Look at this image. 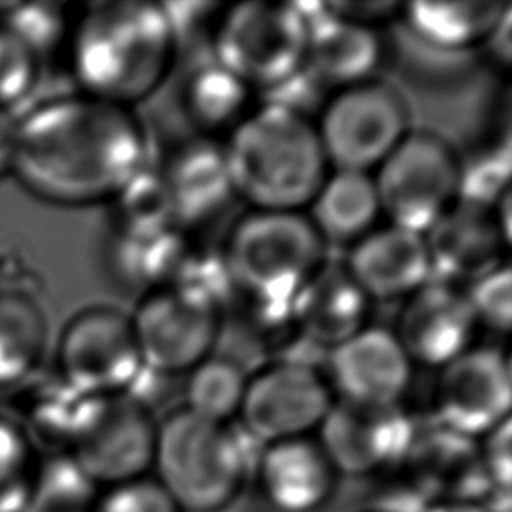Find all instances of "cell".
Listing matches in <instances>:
<instances>
[{"mask_svg": "<svg viewBox=\"0 0 512 512\" xmlns=\"http://www.w3.org/2000/svg\"><path fill=\"white\" fill-rule=\"evenodd\" d=\"M148 158V132L132 108L76 92L16 114L10 174L42 202H112L148 168Z\"/></svg>", "mask_w": 512, "mask_h": 512, "instance_id": "cell-1", "label": "cell"}, {"mask_svg": "<svg viewBox=\"0 0 512 512\" xmlns=\"http://www.w3.org/2000/svg\"><path fill=\"white\" fill-rule=\"evenodd\" d=\"M252 474L260 498L274 512H320L340 480L316 436L262 446Z\"/></svg>", "mask_w": 512, "mask_h": 512, "instance_id": "cell-19", "label": "cell"}, {"mask_svg": "<svg viewBox=\"0 0 512 512\" xmlns=\"http://www.w3.org/2000/svg\"><path fill=\"white\" fill-rule=\"evenodd\" d=\"M48 322L40 304L20 288H0V388L14 390L42 366Z\"/></svg>", "mask_w": 512, "mask_h": 512, "instance_id": "cell-27", "label": "cell"}, {"mask_svg": "<svg viewBox=\"0 0 512 512\" xmlns=\"http://www.w3.org/2000/svg\"><path fill=\"white\" fill-rule=\"evenodd\" d=\"M130 320L144 368L160 376L188 372L208 358L224 326L216 300L180 284L146 292Z\"/></svg>", "mask_w": 512, "mask_h": 512, "instance_id": "cell-9", "label": "cell"}, {"mask_svg": "<svg viewBox=\"0 0 512 512\" xmlns=\"http://www.w3.org/2000/svg\"><path fill=\"white\" fill-rule=\"evenodd\" d=\"M252 94L250 86L210 58L184 80L182 104L204 136L220 130L230 134L252 112Z\"/></svg>", "mask_w": 512, "mask_h": 512, "instance_id": "cell-29", "label": "cell"}, {"mask_svg": "<svg viewBox=\"0 0 512 512\" xmlns=\"http://www.w3.org/2000/svg\"><path fill=\"white\" fill-rule=\"evenodd\" d=\"M190 248L186 230L176 224L144 230L118 228L112 242L114 272L144 294L172 284Z\"/></svg>", "mask_w": 512, "mask_h": 512, "instance_id": "cell-28", "label": "cell"}, {"mask_svg": "<svg viewBox=\"0 0 512 512\" xmlns=\"http://www.w3.org/2000/svg\"><path fill=\"white\" fill-rule=\"evenodd\" d=\"M152 472L182 512H220L240 496L252 456L230 424L180 408L158 422Z\"/></svg>", "mask_w": 512, "mask_h": 512, "instance_id": "cell-5", "label": "cell"}, {"mask_svg": "<svg viewBox=\"0 0 512 512\" xmlns=\"http://www.w3.org/2000/svg\"><path fill=\"white\" fill-rule=\"evenodd\" d=\"M100 486L68 452L40 454L32 484L30 510H86L100 494Z\"/></svg>", "mask_w": 512, "mask_h": 512, "instance_id": "cell-31", "label": "cell"}, {"mask_svg": "<svg viewBox=\"0 0 512 512\" xmlns=\"http://www.w3.org/2000/svg\"><path fill=\"white\" fill-rule=\"evenodd\" d=\"M14 126H16V114L0 110V178L10 174V168H12Z\"/></svg>", "mask_w": 512, "mask_h": 512, "instance_id": "cell-40", "label": "cell"}, {"mask_svg": "<svg viewBox=\"0 0 512 512\" xmlns=\"http://www.w3.org/2000/svg\"><path fill=\"white\" fill-rule=\"evenodd\" d=\"M476 330L466 288L430 278L404 300L394 334L412 364L440 370L474 346Z\"/></svg>", "mask_w": 512, "mask_h": 512, "instance_id": "cell-16", "label": "cell"}, {"mask_svg": "<svg viewBox=\"0 0 512 512\" xmlns=\"http://www.w3.org/2000/svg\"><path fill=\"white\" fill-rule=\"evenodd\" d=\"M306 214L320 236L328 242L350 246L376 228L380 210L372 174L332 170L324 178Z\"/></svg>", "mask_w": 512, "mask_h": 512, "instance_id": "cell-26", "label": "cell"}, {"mask_svg": "<svg viewBox=\"0 0 512 512\" xmlns=\"http://www.w3.org/2000/svg\"><path fill=\"white\" fill-rule=\"evenodd\" d=\"M412 366L392 330L368 324L328 352V382L336 398L400 404Z\"/></svg>", "mask_w": 512, "mask_h": 512, "instance_id": "cell-18", "label": "cell"}, {"mask_svg": "<svg viewBox=\"0 0 512 512\" xmlns=\"http://www.w3.org/2000/svg\"><path fill=\"white\" fill-rule=\"evenodd\" d=\"M316 132L332 170H376L412 130L404 94L382 78L336 90L324 104Z\"/></svg>", "mask_w": 512, "mask_h": 512, "instance_id": "cell-8", "label": "cell"}, {"mask_svg": "<svg viewBox=\"0 0 512 512\" xmlns=\"http://www.w3.org/2000/svg\"><path fill=\"white\" fill-rule=\"evenodd\" d=\"M506 194H510V154L506 144L470 160L462 158L458 200L494 208Z\"/></svg>", "mask_w": 512, "mask_h": 512, "instance_id": "cell-35", "label": "cell"}, {"mask_svg": "<svg viewBox=\"0 0 512 512\" xmlns=\"http://www.w3.org/2000/svg\"><path fill=\"white\" fill-rule=\"evenodd\" d=\"M334 392L310 362L274 360L248 376L238 418L260 446L316 436Z\"/></svg>", "mask_w": 512, "mask_h": 512, "instance_id": "cell-12", "label": "cell"}, {"mask_svg": "<svg viewBox=\"0 0 512 512\" xmlns=\"http://www.w3.org/2000/svg\"><path fill=\"white\" fill-rule=\"evenodd\" d=\"M310 16L306 70L328 90L378 78L384 42L374 26L332 16L322 4H302Z\"/></svg>", "mask_w": 512, "mask_h": 512, "instance_id": "cell-22", "label": "cell"}, {"mask_svg": "<svg viewBox=\"0 0 512 512\" xmlns=\"http://www.w3.org/2000/svg\"><path fill=\"white\" fill-rule=\"evenodd\" d=\"M362 512H378V510H370V508H366V510H362Z\"/></svg>", "mask_w": 512, "mask_h": 512, "instance_id": "cell-43", "label": "cell"}, {"mask_svg": "<svg viewBox=\"0 0 512 512\" xmlns=\"http://www.w3.org/2000/svg\"><path fill=\"white\" fill-rule=\"evenodd\" d=\"M112 202L118 208V228L144 230L176 224L158 168H144Z\"/></svg>", "mask_w": 512, "mask_h": 512, "instance_id": "cell-34", "label": "cell"}, {"mask_svg": "<svg viewBox=\"0 0 512 512\" xmlns=\"http://www.w3.org/2000/svg\"><path fill=\"white\" fill-rule=\"evenodd\" d=\"M236 196L252 210L304 212L330 172L312 118L264 102L224 142Z\"/></svg>", "mask_w": 512, "mask_h": 512, "instance_id": "cell-3", "label": "cell"}, {"mask_svg": "<svg viewBox=\"0 0 512 512\" xmlns=\"http://www.w3.org/2000/svg\"><path fill=\"white\" fill-rule=\"evenodd\" d=\"M462 156L442 134L412 128L374 170L388 224L426 234L460 196Z\"/></svg>", "mask_w": 512, "mask_h": 512, "instance_id": "cell-7", "label": "cell"}, {"mask_svg": "<svg viewBox=\"0 0 512 512\" xmlns=\"http://www.w3.org/2000/svg\"><path fill=\"white\" fill-rule=\"evenodd\" d=\"M478 326L506 334L512 322V272L508 262L466 286Z\"/></svg>", "mask_w": 512, "mask_h": 512, "instance_id": "cell-37", "label": "cell"}, {"mask_svg": "<svg viewBox=\"0 0 512 512\" xmlns=\"http://www.w3.org/2000/svg\"><path fill=\"white\" fill-rule=\"evenodd\" d=\"M510 12V4L480 0L410 2L400 8V16L412 36L444 52H464L492 42L510 20Z\"/></svg>", "mask_w": 512, "mask_h": 512, "instance_id": "cell-24", "label": "cell"}, {"mask_svg": "<svg viewBox=\"0 0 512 512\" xmlns=\"http://www.w3.org/2000/svg\"><path fill=\"white\" fill-rule=\"evenodd\" d=\"M428 504L444 500H486L492 488L480 442L440 424L416 426L412 442L396 466Z\"/></svg>", "mask_w": 512, "mask_h": 512, "instance_id": "cell-17", "label": "cell"}, {"mask_svg": "<svg viewBox=\"0 0 512 512\" xmlns=\"http://www.w3.org/2000/svg\"><path fill=\"white\" fill-rule=\"evenodd\" d=\"M90 398L64 382L56 370L48 376L36 372L16 386L14 418L38 452H68Z\"/></svg>", "mask_w": 512, "mask_h": 512, "instance_id": "cell-25", "label": "cell"}, {"mask_svg": "<svg viewBox=\"0 0 512 512\" xmlns=\"http://www.w3.org/2000/svg\"><path fill=\"white\" fill-rule=\"evenodd\" d=\"M32 512H86V510H32Z\"/></svg>", "mask_w": 512, "mask_h": 512, "instance_id": "cell-42", "label": "cell"}, {"mask_svg": "<svg viewBox=\"0 0 512 512\" xmlns=\"http://www.w3.org/2000/svg\"><path fill=\"white\" fill-rule=\"evenodd\" d=\"M432 278L470 284L506 264L510 194L494 208L458 200L426 234Z\"/></svg>", "mask_w": 512, "mask_h": 512, "instance_id": "cell-15", "label": "cell"}, {"mask_svg": "<svg viewBox=\"0 0 512 512\" xmlns=\"http://www.w3.org/2000/svg\"><path fill=\"white\" fill-rule=\"evenodd\" d=\"M414 430L400 404L334 398L316 440L340 478L370 480L400 464Z\"/></svg>", "mask_w": 512, "mask_h": 512, "instance_id": "cell-13", "label": "cell"}, {"mask_svg": "<svg viewBox=\"0 0 512 512\" xmlns=\"http://www.w3.org/2000/svg\"><path fill=\"white\" fill-rule=\"evenodd\" d=\"M342 264L372 302L406 300L432 278L424 236L394 224L356 240Z\"/></svg>", "mask_w": 512, "mask_h": 512, "instance_id": "cell-21", "label": "cell"}, {"mask_svg": "<svg viewBox=\"0 0 512 512\" xmlns=\"http://www.w3.org/2000/svg\"><path fill=\"white\" fill-rule=\"evenodd\" d=\"M308 38L302 4L238 2L216 16L212 58L254 92H274L306 68Z\"/></svg>", "mask_w": 512, "mask_h": 512, "instance_id": "cell-6", "label": "cell"}, {"mask_svg": "<svg viewBox=\"0 0 512 512\" xmlns=\"http://www.w3.org/2000/svg\"><path fill=\"white\" fill-rule=\"evenodd\" d=\"M248 374L230 356L210 354L188 370L184 384V406L186 410L228 424L230 418L238 416L244 398Z\"/></svg>", "mask_w": 512, "mask_h": 512, "instance_id": "cell-30", "label": "cell"}, {"mask_svg": "<svg viewBox=\"0 0 512 512\" xmlns=\"http://www.w3.org/2000/svg\"><path fill=\"white\" fill-rule=\"evenodd\" d=\"M74 16L58 2L0 4V26L40 62L68 42Z\"/></svg>", "mask_w": 512, "mask_h": 512, "instance_id": "cell-32", "label": "cell"}, {"mask_svg": "<svg viewBox=\"0 0 512 512\" xmlns=\"http://www.w3.org/2000/svg\"><path fill=\"white\" fill-rule=\"evenodd\" d=\"M158 422L130 394L90 398L68 454L100 486L150 476Z\"/></svg>", "mask_w": 512, "mask_h": 512, "instance_id": "cell-11", "label": "cell"}, {"mask_svg": "<svg viewBox=\"0 0 512 512\" xmlns=\"http://www.w3.org/2000/svg\"><path fill=\"white\" fill-rule=\"evenodd\" d=\"M424 512H498L486 500H444L424 508Z\"/></svg>", "mask_w": 512, "mask_h": 512, "instance_id": "cell-41", "label": "cell"}, {"mask_svg": "<svg viewBox=\"0 0 512 512\" xmlns=\"http://www.w3.org/2000/svg\"><path fill=\"white\" fill-rule=\"evenodd\" d=\"M142 370L130 314L118 308H82L60 332L56 374L86 396L124 394Z\"/></svg>", "mask_w": 512, "mask_h": 512, "instance_id": "cell-10", "label": "cell"}, {"mask_svg": "<svg viewBox=\"0 0 512 512\" xmlns=\"http://www.w3.org/2000/svg\"><path fill=\"white\" fill-rule=\"evenodd\" d=\"M434 422L480 440L510 420L508 358L492 346H472L440 368L434 386Z\"/></svg>", "mask_w": 512, "mask_h": 512, "instance_id": "cell-14", "label": "cell"}, {"mask_svg": "<svg viewBox=\"0 0 512 512\" xmlns=\"http://www.w3.org/2000/svg\"><path fill=\"white\" fill-rule=\"evenodd\" d=\"M178 42L164 2L106 0L74 16L66 48L78 92L134 110L170 76Z\"/></svg>", "mask_w": 512, "mask_h": 512, "instance_id": "cell-2", "label": "cell"}, {"mask_svg": "<svg viewBox=\"0 0 512 512\" xmlns=\"http://www.w3.org/2000/svg\"><path fill=\"white\" fill-rule=\"evenodd\" d=\"M92 512H182L150 476L102 488Z\"/></svg>", "mask_w": 512, "mask_h": 512, "instance_id": "cell-38", "label": "cell"}, {"mask_svg": "<svg viewBox=\"0 0 512 512\" xmlns=\"http://www.w3.org/2000/svg\"><path fill=\"white\" fill-rule=\"evenodd\" d=\"M326 250L304 212L250 210L230 228L220 254L232 290L274 328L292 322V304L328 262Z\"/></svg>", "mask_w": 512, "mask_h": 512, "instance_id": "cell-4", "label": "cell"}, {"mask_svg": "<svg viewBox=\"0 0 512 512\" xmlns=\"http://www.w3.org/2000/svg\"><path fill=\"white\" fill-rule=\"evenodd\" d=\"M372 300L344 264L326 262L292 304V322L312 346L332 350L368 326Z\"/></svg>", "mask_w": 512, "mask_h": 512, "instance_id": "cell-23", "label": "cell"}, {"mask_svg": "<svg viewBox=\"0 0 512 512\" xmlns=\"http://www.w3.org/2000/svg\"><path fill=\"white\" fill-rule=\"evenodd\" d=\"M42 62L0 26V110L16 112L40 80Z\"/></svg>", "mask_w": 512, "mask_h": 512, "instance_id": "cell-36", "label": "cell"}, {"mask_svg": "<svg viewBox=\"0 0 512 512\" xmlns=\"http://www.w3.org/2000/svg\"><path fill=\"white\" fill-rule=\"evenodd\" d=\"M40 452L14 416L0 414V512H28Z\"/></svg>", "mask_w": 512, "mask_h": 512, "instance_id": "cell-33", "label": "cell"}, {"mask_svg": "<svg viewBox=\"0 0 512 512\" xmlns=\"http://www.w3.org/2000/svg\"><path fill=\"white\" fill-rule=\"evenodd\" d=\"M322 6L332 16L374 28L382 20L392 18L402 8L398 2H324Z\"/></svg>", "mask_w": 512, "mask_h": 512, "instance_id": "cell-39", "label": "cell"}, {"mask_svg": "<svg viewBox=\"0 0 512 512\" xmlns=\"http://www.w3.org/2000/svg\"><path fill=\"white\" fill-rule=\"evenodd\" d=\"M158 174L172 218L182 230L214 218L236 196L224 142L212 136L200 134L176 144Z\"/></svg>", "mask_w": 512, "mask_h": 512, "instance_id": "cell-20", "label": "cell"}]
</instances>
